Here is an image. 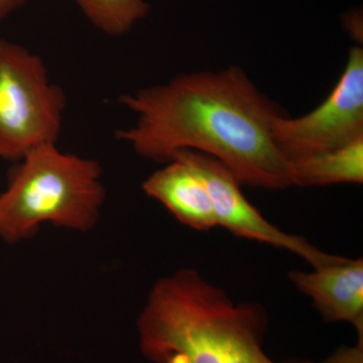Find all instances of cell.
<instances>
[{"instance_id": "cell-7", "label": "cell", "mask_w": 363, "mask_h": 363, "mask_svg": "<svg viewBox=\"0 0 363 363\" xmlns=\"http://www.w3.org/2000/svg\"><path fill=\"white\" fill-rule=\"evenodd\" d=\"M289 279L311 298L327 322L352 325L363 339V259L341 257L312 272L293 271Z\"/></svg>"}, {"instance_id": "cell-11", "label": "cell", "mask_w": 363, "mask_h": 363, "mask_svg": "<svg viewBox=\"0 0 363 363\" xmlns=\"http://www.w3.org/2000/svg\"><path fill=\"white\" fill-rule=\"evenodd\" d=\"M320 363H363V339L352 347H341L330 357Z\"/></svg>"}, {"instance_id": "cell-12", "label": "cell", "mask_w": 363, "mask_h": 363, "mask_svg": "<svg viewBox=\"0 0 363 363\" xmlns=\"http://www.w3.org/2000/svg\"><path fill=\"white\" fill-rule=\"evenodd\" d=\"M28 0H0V23H4Z\"/></svg>"}, {"instance_id": "cell-3", "label": "cell", "mask_w": 363, "mask_h": 363, "mask_svg": "<svg viewBox=\"0 0 363 363\" xmlns=\"http://www.w3.org/2000/svg\"><path fill=\"white\" fill-rule=\"evenodd\" d=\"M105 198L99 162L57 143L43 145L18 162L0 194V238L18 243L43 224L86 233L99 220Z\"/></svg>"}, {"instance_id": "cell-6", "label": "cell", "mask_w": 363, "mask_h": 363, "mask_svg": "<svg viewBox=\"0 0 363 363\" xmlns=\"http://www.w3.org/2000/svg\"><path fill=\"white\" fill-rule=\"evenodd\" d=\"M175 157L188 162L201 177L211 199L217 225L238 238L288 250L314 269L330 264L340 257L322 252L303 236L284 233L269 223L243 196L241 184L233 172L218 160L190 150H181L172 159Z\"/></svg>"}, {"instance_id": "cell-8", "label": "cell", "mask_w": 363, "mask_h": 363, "mask_svg": "<svg viewBox=\"0 0 363 363\" xmlns=\"http://www.w3.org/2000/svg\"><path fill=\"white\" fill-rule=\"evenodd\" d=\"M143 190L184 225L199 231L218 226L204 182L180 157H173L152 173L143 182Z\"/></svg>"}, {"instance_id": "cell-4", "label": "cell", "mask_w": 363, "mask_h": 363, "mask_svg": "<svg viewBox=\"0 0 363 363\" xmlns=\"http://www.w3.org/2000/svg\"><path fill=\"white\" fill-rule=\"evenodd\" d=\"M66 105L39 55L0 37V159L18 162L58 143Z\"/></svg>"}, {"instance_id": "cell-10", "label": "cell", "mask_w": 363, "mask_h": 363, "mask_svg": "<svg viewBox=\"0 0 363 363\" xmlns=\"http://www.w3.org/2000/svg\"><path fill=\"white\" fill-rule=\"evenodd\" d=\"M95 28L111 37L130 32L149 14L145 0H73Z\"/></svg>"}, {"instance_id": "cell-2", "label": "cell", "mask_w": 363, "mask_h": 363, "mask_svg": "<svg viewBox=\"0 0 363 363\" xmlns=\"http://www.w3.org/2000/svg\"><path fill=\"white\" fill-rule=\"evenodd\" d=\"M267 314L235 304L194 269L155 284L138 321L143 357L152 363H276L262 350Z\"/></svg>"}, {"instance_id": "cell-5", "label": "cell", "mask_w": 363, "mask_h": 363, "mask_svg": "<svg viewBox=\"0 0 363 363\" xmlns=\"http://www.w3.org/2000/svg\"><path fill=\"white\" fill-rule=\"evenodd\" d=\"M272 133L289 161L330 152L363 136L362 48L350 50L338 82L316 109L298 118L278 114Z\"/></svg>"}, {"instance_id": "cell-1", "label": "cell", "mask_w": 363, "mask_h": 363, "mask_svg": "<svg viewBox=\"0 0 363 363\" xmlns=\"http://www.w3.org/2000/svg\"><path fill=\"white\" fill-rule=\"evenodd\" d=\"M119 104L136 118L116 138L138 156L166 164L181 150H196L225 164L241 185L293 186L290 161L272 138L278 108L240 67L179 74L121 95Z\"/></svg>"}, {"instance_id": "cell-9", "label": "cell", "mask_w": 363, "mask_h": 363, "mask_svg": "<svg viewBox=\"0 0 363 363\" xmlns=\"http://www.w3.org/2000/svg\"><path fill=\"white\" fill-rule=\"evenodd\" d=\"M293 186L363 183V136L339 149L290 161Z\"/></svg>"}]
</instances>
